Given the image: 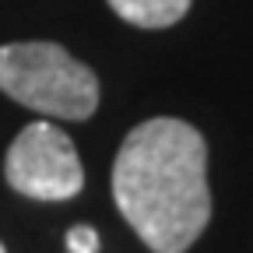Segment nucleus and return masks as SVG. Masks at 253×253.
<instances>
[{"instance_id": "nucleus-1", "label": "nucleus", "mask_w": 253, "mask_h": 253, "mask_svg": "<svg viewBox=\"0 0 253 253\" xmlns=\"http://www.w3.org/2000/svg\"><path fill=\"white\" fill-rule=\"evenodd\" d=\"M113 197L151 253H186L211 221L204 134L176 116L137 123L116 151Z\"/></svg>"}, {"instance_id": "nucleus-2", "label": "nucleus", "mask_w": 253, "mask_h": 253, "mask_svg": "<svg viewBox=\"0 0 253 253\" xmlns=\"http://www.w3.org/2000/svg\"><path fill=\"white\" fill-rule=\"evenodd\" d=\"M0 91L53 120H88L99 109V78L60 42L0 46Z\"/></svg>"}, {"instance_id": "nucleus-3", "label": "nucleus", "mask_w": 253, "mask_h": 253, "mask_svg": "<svg viewBox=\"0 0 253 253\" xmlns=\"http://www.w3.org/2000/svg\"><path fill=\"white\" fill-rule=\"evenodd\" d=\"M4 176L14 194L28 201H71L84 186V169L74 141L60 126L36 120L11 141L4 158Z\"/></svg>"}, {"instance_id": "nucleus-4", "label": "nucleus", "mask_w": 253, "mask_h": 253, "mask_svg": "<svg viewBox=\"0 0 253 253\" xmlns=\"http://www.w3.org/2000/svg\"><path fill=\"white\" fill-rule=\"evenodd\" d=\"M194 0H109L116 18L134 28H169L186 18Z\"/></svg>"}, {"instance_id": "nucleus-5", "label": "nucleus", "mask_w": 253, "mask_h": 253, "mask_svg": "<svg viewBox=\"0 0 253 253\" xmlns=\"http://www.w3.org/2000/svg\"><path fill=\"white\" fill-rule=\"evenodd\" d=\"M67 250L71 253H99V232L91 225H74L67 232Z\"/></svg>"}, {"instance_id": "nucleus-6", "label": "nucleus", "mask_w": 253, "mask_h": 253, "mask_svg": "<svg viewBox=\"0 0 253 253\" xmlns=\"http://www.w3.org/2000/svg\"><path fill=\"white\" fill-rule=\"evenodd\" d=\"M0 253H7V250H4V243H0Z\"/></svg>"}]
</instances>
